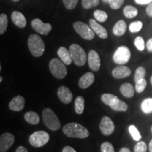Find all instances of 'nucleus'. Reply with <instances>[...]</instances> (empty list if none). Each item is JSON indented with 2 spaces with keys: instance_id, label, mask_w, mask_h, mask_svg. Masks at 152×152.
Segmentation results:
<instances>
[{
  "instance_id": "nucleus-1",
  "label": "nucleus",
  "mask_w": 152,
  "mask_h": 152,
  "mask_svg": "<svg viewBox=\"0 0 152 152\" xmlns=\"http://www.w3.org/2000/svg\"><path fill=\"white\" fill-rule=\"evenodd\" d=\"M63 132L71 138L85 139L90 135L88 130L77 123H69L63 127Z\"/></svg>"
},
{
  "instance_id": "nucleus-2",
  "label": "nucleus",
  "mask_w": 152,
  "mask_h": 152,
  "mask_svg": "<svg viewBox=\"0 0 152 152\" xmlns=\"http://www.w3.org/2000/svg\"><path fill=\"white\" fill-rule=\"evenodd\" d=\"M28 48L30 53L35 57L42 56L45 50V42L39 35H30L28 40Z\"/></svg>"
},
{
  "instance_id": "nucleus-3",
  "label": "nucleus",
  "mask_w": 152,
  "mask_h": 152,
  "mask_svg": "<svg viewBox=\"0 0 152 152\" xmlns=\"http://www.w3.org/2000/svg\"><path fill=\"white\" fill-rule=\"evenodd\" d=\"M42 120L47 128L52 131L59 130L61 123L56 113L50 108H46L42 111Z\"/></svg>"
},
{
  "instance_id": "nucleus-4",
  "label": "nucleus",
  "mask_w": 152,
  "mask_h": 152,
  "mask_svg": "<svg viewBox=\"0 0 152 152\" xmlns=\"http://www.w3.org/2000/svg\"><path fill=\"white\" fill-rule=\"evenodd\" d=\"M69 52L74 64L77 66H83L87 61V54L85 51L80 45L73 44L70 46Z\"/></svg>"
},
{
  "instance_id": "nucleus-5",
  "label": "nucleus",
  "mask_w": 152,
  "mask_h": 152,
  "mask_svg": "<svg viewBox=\"0 0 152 152\" xmlns=\"http://www.w3.org/2000/svg\"><path fill=\"white\" fill-rule=\"evenodd\" d=\"M65 65L61 60L53 58L49 62V70L56 78L64 79L67 75V68Z\"/></svg>"
},
{
  "instance_id": "nucleus-6",
  "label": "nucleus",
  "mask_w": 152,
  "mask_h": 152,
  "mask_svg": "<svg viewBox=\"0 0 152 152\" xmlns=\"http://www.w3.org/2000/svg\"><path fill=\"white\" fill-rule=\"evenodd\" d=\"M73 28L76 33L86 40H92L95 37L94 32L90 26H88L84 22L77 21L74 23Z\"/></svg>"
},
{
  "instance_id": "nucleus-7",
  "label": "nucleus",
  "mask_w": 152,
  "mask_h": 152,
  "mask_svg": "<svg viewBox=\"0 0 152 152\" xmlns=\"http://www.w3.org/2000/svg\"><path fill=\"white\" fill-rule=\"evenodd\" d=\"M49 134L43 130L36 131L30 136V144L34 147H42L47 144L49 140Z\"/></svg>"
},
{
  "instance_id": "nucleus-8",
  "label": "nucleus",
  "mask_w": 152,
  "mask_h": 152,
  "mask_svg": "<svg viewBox=\"0 0 152 152\" xmlns=\"http://www.w3.org/2000/svg\"><path fill=\"white\" fill-rule=\"evenodd\" d=\"M131 58L130 49L126 46H121L114 52L113 56V61L118 65H124L129 62Z\"/></svg>"
},
{
  "instance_id": "nucleus-9",
  "label": "nucleus",
  "mask_w": 152,
  "mask_h": 152,
  "mask_svg": "<svg viewBox=\"0 0 152 152\" xmlns=\"http://www.w3.org/2000/svg\"><path fill=\"white\" fill-rule=\"evenodd\" d=\"M31 26L34 30L41 35H47L52 29V26L49 23H45L40 19L35 18L31 22Z\"/></svg>"
},
{
  "instance_id": "nucleus-10",
  "label": "nucleus",
  "mask_w": 152,
  "mask_h": 152,
  "mask_svg": "<svg viewBox=\"0 0 152 152\" xmlns=\"http://www.w3.org/2000/svg\"><path fill=\"white\" fill-rule=\"evenodd\" d=\"M15 137L9 132L4 133L0 137V152H7L12 147Z\"/></svg>"
},
{
  "instance_id": "nucleus-11",
  "label": "nucleus",
  "mask_w": 152,
  "mask_h": 152,
  "mask_svg": "<svg viewBox=\"0 0 152 152\" xmlns=\"http://www.w3.org/2000/svg\"><path fill=\"white\" fill-rule=\"evenodd\" d=\"M99 128L101 132L104 135L109 136L111 135L112 133L114 132L115 125H114L113 122L109 117L104 116L100 122Z\"/></svg>"
},
{
  "instance_id": "nucleus-12",
  "label": "nucleus",
  "mask_w": 152,
  "mask_h": 152,
  "mask_svg": "<svg viewBox=\"0 0 152 152\" xmlns=\"http://www.w3.org/2000/svg\"><path fill=\"white\" fill-rule=\"evenodd\" d=\"M88 64L93 71H98L100 69L101 60L99 55L96 51L90 50L88 54Z\"/></svg>"
},
{
  "instance_id": "nucleus-13",
  "label": "nucleus",
  "mask_w": 152,
  "mask_h": 152,
  "mask_svg": "<svg viewBox=\"0 0 152 152\" xmlns=\"http://www.w3.org/2000/svg\"><path fill=\"white\" fill-rule=\"evenodd\" d=\"M130 68L128 66L121 65L118 67H115L112 71V75L115 79H123L126 78L131 75Z\"/></svg>"
},
{
  "instance_id": "nucleus-14",
  "label": "nucleus",
  "mask_w": 152,
  "mask_h": 152,
  "mask_svg": "<svg viewBox=\"0 0 152 152\" xmlns=\"http://www.w3.org/2000/svg\"><path fill=\"white\" fill-rule=\"evenodd\" d=\"M57 95L64 104H68L71 103L73 100V94L71 91L66 86H61L58 88Z\"/></svg>"
},
{
  "instance_id": "nucleus-15",
  "label": "nucleus",
  "mask_w": 152,
  "mask_h": 152,
  "mask_svg": "<svg viewBox=\"0 0 152 152\" xmlns=\"http://www.w3.org/2000/svg\"><path fill=\"white\" fill-rule=\"evenodd\" d=\"M90 27L92 28L93 31L94 32L95 34H96L99 37L102 39H106L108 37V32L106 29L102 25H100L94 19H90L89 20Z\"/></svg>"
},
{
  "instance_id": "nucleus-16",
  "label": "nucleus",
  "mask_w": 152,
  "mask_h": 152,
  "mask_svg": "<svg viewBox=\"0 0 152 152\" xmlns=\"http://www.w3.org/2000/svg\"><path fill=\"white\" fill-rule=\"evenodd\" d=\"M25 104H26V101L23 96L18 95L11 100L9 107L13 111H20L24 109Z\"/></svg>"
},
{
  "instance_id": "nucleus-17",
  "label": "nucleus",
  "mask_w": 152,
  "mask_h": 152,
  "mask_svg": "<svg viewBox=\"0 0 152 152\" xmlns=\"http://www.w3.org/2000/svg\"><path fill=\"white\" fill-rule=\"evenodd\" d=\"M94 82V75L92 73L88 72L80 78L78 85L81 89H87L90 87Z\"/></svg>"
},
{
  "instance_id": "nucleus-18",
  "label": "nucleus",
  "mask_w": 152,
  "mask_h": 152,
  "mask_svg": "<svg viewBox=\"0 0 152 152\" xmlns=\"http://www.w3.org/2000/svg\"><path fill=\"white\" fill-rule=\"evenodd\" d=\"M11 20L14 23L18 26V28H23L27 25V20H26V17L22 13L19 12V11H13L12 14H11Z\"/></svg>"
},
{
  "instance_id": "nucleus-19",
  "label": "nucleus",
  "mask_w": 152,
  "mask_h": 152,
  "mask_svg": "<svg viewBox=\"0 0 152 152\" xmlns=\"http://www.w3.org/2000/svg\"><path fill=\"white\" fill-rule=\"evenodd\" d=\"M120 92L123 96L126 98H132L134 95L135 88H134L130 83H123L120 87Z\"/></svg>"
},
{
  "instance_id": "nucleus-20",
  "label": "nucleus",
  "mask_w": 152,
  "mask_h": 152,
  "mask_svg": "<svg viewBox=\"0 0 152 152\" xmlns=\"http://www.w3.org/2000/svg\"><path fill=\"white\" fill-rule=\"evenodd\" d=\"M57 54H58V56H59L60 59L66 65H70L72 63V58L71 53H70L69 51L68 50L66 47H61L59 49H58V52H57Z\"/></svg>"
},
{
  "instance_id": "nucleus-21",
  "label": "nucleus",
  "mask_w": 152,
  "mask_h": 152,
  "mask_svg": "<svg viewBox=\"0 0 152 152\" xmlns=\"http://www.w3.org/2000/svg\"><path fill=\"white\" fill-rule=\"evenodd\" d=\"M127 30V25L125 20H120L114 25L113 28V33L116 36H122L124 35Z\"/></svg>"
},
{
  "instance_id": "nucleus-22",
  "label": "nucleus",
  "mask_w": 152,
  "mask_h": 152,
  "mask_svg": "<svg viewBox=\"0 0 152 152\" xmlns=\"http://www.w3.org/2000/svg\"><path fill=\"white\" fill-rule=\"evenodd\" d=\"M24 118L31 125H37L40 121V118L37 113L34 111H28L25 114Z\"/></svg>"
},
{
  "instance_id": "nucleus-23",
  "label": "nucleus",
  "mask_w": 152,
  "mask_h": 152,
  "mask_svg": "<svg viewBox=\"0 0 152 152\" xmlns=\"http://www.w3.org/2000/svg\"><path fill=\"white\" fill-rule=\"evenodd\" d=\"M142 111L143 112L144 114H150L152 113V98L151 97H148L144 99L142 101L141 105Z\"/></svg>"
},
{
  "instance_id": "nucleus-24",
  "label": "nucleus",
  "mask_w": 152,
  "mask_h": 152,
  "mask_svg": "<svg viewBox=\"0 0 152 152\" xmlns=\"http://www.w3.org/2000/svg\"><path fill=\"white\" fill-rule=\"evenodd\" d=\"M110 107L111 109L116 111H126L128 109V104L123 101L120 99L119 98H118L113 104V105H111Z\"/></svg>"
},
{
  "instance_id": "nucleus-25",
  "label": "nucleus",
  "mask_w": 152,
  "mask_h": 152,
  "mask_svg": "<svg viewBox=\"0 0 152 152\" xmlns=\"http://www.w3.org/2000/svg\"><path fill=\"white\" fill-rule=\"evenodd\" d=\"M123 14L128 18H132L137 16L138 14V10L136 7H133L132 5H127L123 9Z\"/></svg>"
},
{
  "instance_id": "nucleus-26",
  "label": "nucleus",
  "mask_w": 152,
  "mask_h": 152,
  "mask_svg": "<svg viewBox=\"0 0 152 152\" xmlns=\"http://www.w3.org/2000/svg\"><path fill=\"white\" fill-rule=\"evenodd\" d=\"M85 99L83 96H77L75 101V111L76 113L80 115L84 112Z\"/></svg>"
},
{
  "instance_id": "nucleus-27",
  "label": "nucleus",
  "mask_w": 152,
  "mask_h": 152,
  "mask_svg": "<svg viewBox=\"0 0 152 152\" xmlns=\"http://www.w3.org/2000/svg\"><path fill=\"white\" fill-rule=\"evenodd\" d=\"M129 132H130V135L134 141L139 142L142 139V135L140 134V131L137 128V127L134 125H130L128 128Z\"/></svg>"
},
{
  "instance_id": "nucleus-28",
  "label": "nucleus",
  "mask_w": 152,
  "mask_h": 152,
  "mask_svg": "<svg viewBox=\"0 0 152 152\" xmlns=\"http://www.w3.org/2000/svg\"><path fill=\"white\" fill-rule=\"evenodd\" d=\"M8 26V18L4 14L0 15V34L3 35L7 31Z\"/></svg>"
},
{
  "instance_id": "nucleus-29",
  "label": "nucleus",
  "mask_w": 152,
  "mask_h": 152,
  "mask_svg": "<svg viewBox=\"0 0 152 152\" xmlns=\"http://www.w3.org/2000/svg\"><path fill=\"white\" fill-rule=\"evenodd\" d=\"M142 27H143V23L140 20H137V21H134L131 23L129 26V30L130 33H136L140 32L142 30Z\"/></svg>"
},
{
  "instance_id": "nucleus-30",
  "label": "nucleus",
  "mask_w": 152,
  "mask_h": 152,
  "mask_svg": "<svg viewBox=\"0 0 152 152\" xmlns=\"http://www.w3.org/2000/svg\"><path fill=\"white\" fill-rule=\"evenodd\" d=\"M147 86V81L146 80L145 78H142L139 80L135 83V91L137 93L143 92L146 87Z\"/></svg>"
},
{
  "instance_id": "nucleus-31",
  "label": "nucleus",
  "mask_w": 152,
  "mask_h": 152,
  "mask_svg": "<svg viewBox=\"0 0 152 152\" xmlns=\"http://www.w3.org/2000/svg\"><path fill=\"white\" fill-rule=\"evenodd\" d=\"M94 16L95 19L99 22H105L108 18V14L104 11L96 10L94 12Z\"/></svg>"
},
{
  "instance_id": "nucleus-32",
  "label": "nucleus",
  "mask_w": 152,
  "mask_h": 152,
  "mask_svg": "<svg viewBox=\"0 0 152 152\" xmlns=\"http://www.w3.org/2000/svg\"><path fill=\"white\" fill-rule=\"evenodd\" d=\"M116 96H115V95L110 94V93H106V94H103L102 95V96H101V100H102V102H103L104 104L109 106Z\"/></svg>"
},
{
  "instance_id": "nucleus-33",
  "label": "nucleus",
  "mask_w": 152,
  "mask_h": 152,
  "mask_svg": "<svg viewBox=\"0 0 152 152\" xmlns=\"http://www.w3.org/2000/svg\"><path fill=\"white\" fill-rule=\"evenodd\" d=\"M99 4V0H82V6L85 9H90L96 7Z\"/></svg>"
},
{
  "instance_id": "nucleus-34",
  "label": "nucleus",
  "mask_w": 152,
  "mask_h": 152,
  "mask_svg": "<svg viewBox=\"0 0 152 152\" xmlns=\"http://www.w3.org/2000/svg\"><path fill=\"white\" fill-rule=\"evenodd\" d=\"M134 45L136 48L139 51H140V52L144 51L146 47L143 37H141V36H137V37L134 39Z\"/></svg>"
},
{
  "instance_id": "nucleus-35",
  "label": "nucleus",
  "mask_w": 152,
  "mask_h": 152,
  "mask_svg": "<svg viewBox=\"0 0 152 152\" xmlns=\"http://www.w3.org/2000/svg\"><path fill=\"white\" fill-rule=\"evenodd\" d=\"M146 75V69L145 68L142 67V66H140L136 69L135 73H134V80L135 81V83L137 81H138L139 80L144 78Z\"/></svg>"
},
{
  "instance_id": "nucleus-36",
  "label": "nucleus",
  "mask_w": 152,
  "mask_h": 152,
  "mask_svg": "<svg viewBox=\"0 0 152 152\" xmlns=\"http://www.w3.org/2000/svg\"><path fill=\"white\" fill-rule=\"evenodd\" d=\"M147 145L145 142L139 141L135 144L134 148V152H147Z\"/></svg>"
},
{
  "instance_id": "nucleus-37",
  "label": "nucleus",
  "mask_w": 152,
  "mask_h": 152,
  "mask_svg": "<svg viewBox=\"0 0 152 152\" xmlns=\"http://www.w3.org/2000/svg\"><path fill=\"white\" fill-rule=\"evenodd\" d=\"M101 152H115L113 144L109 142H105L101 145Z\"/></svg>"
},
{
  "instance_id": "nucleus-38",
  "label": "nucleus",
  "mask_w": 152,
  "mask_h": 152,
  "mask_svg": "<svg viewBox=\"0 0 152 152\" xmlns=\"http://www.w3.org/2000/svg\"><path fill=\"white\" fill-rule=\"evenodd\" d=\"M125 0H109V4L110 7L112 9H118L122 7Z\"/></svg>"
},
{
  "instance_id": "nucleus-39",
  "label": "nucleus",
  "mask_w": 152,
  "mask_h": 152,
  "mask_svg": "<svg viewBox=\"0 0 152 152\" xmlns=\"http://www.w3.org/2000/svg\"><path fill=\"white\" fill-rule=\"evenodd\" d=\"M77 2H78V0H63L64 6L68 10H72L75 8Z\"/></svg>"
},
{
  "instance_id": "nucleus-40",
  "label": "nucleus",
  "mask_w": 152,
  "mask_h": 152,
  "mask_svg": "<svg viewBox=\"0 0 152 152\" xmlns=\"http://www.w3.org/2000/svg\"><path fill=\"white\" fill-rule=\"evenodd\" d=\"M134 1L139 5H146L151 3L152 0H134Z\"/></svg>"
},
{
  "instance_id": "nucleus-41",
  "label": "nucleus",
  "mask_w": 152,
  "mask_h": 152,
  "mask_svg": "<svg viewBox=\"0 0 152 152\" xmlns=\"http://www.w3.org/2000/svg\"><path fill=\"white\" fill-rule=\"evenodd\" d=\"M146 47H147L148 52L152 53V37L150 38L149 40L147 41V45H146Z\"/></svg>"
},
{
  "instance_id": "nucleus-42",
  "label": "nucleus",
  "mask_w": 152,
  "mask_h": 152,
  "mask_svg": "<svg viewBox=\"0 0 152 152\" xmlns=\"http://www.w3.org/2000/svg\"><path fill=\"white\" fill-rule=\"evenodd\" d=\"M146 12L148 16L152 18V2L148 4L147 9H146Z\"/></svg>"
},
{
  "instance_id": "nucleus-43",
  "label": "nucleus",
  "mask_w": 152,
  "mask_h": 152,
  "mask_svg": "<svg viewBox=\"0 0 152 152\" xmlns=\"http://www.w3.org/2000/svg\"><path fill=\"white\" fill-rule=\"evenodd\" d=\"M62 152H76V151L73 147H70V146H66L63 149Z\"/></svg>"
},
{
  "instance_id": "nucleus-44",
  "label": "nucleus",
  "mask_w": 152,
  "mask_h": 152,
  "mask_svg": "<svg viewBox=\"0 0 152 152\" xmlns=\"http://www.w3.org/2000/svg\"><path fill=\"white\" fill-rule=\"evenodd\" d=\"M16 152H28V151L26 147H23V146H20V147L17 148Z\"/></svg>"
},
{
  "instance_id": "nucleus-45",
  "label": "nucleus",
  "mask_w": 152,
  "mask_h": 152,
  "mask_svg": "<svg viewBox=\"0 0 152 152\" xmlns=\"http://www.w3.org/2000/svg\"><path fill=\"white\" fill-rule=\"evenodd\" d=\"M119 152H131V151L128 149V148L123 147V148H121V150L119 151Z\"/></svg>"
},
{
  "instance_id": "nucleus-46",
  "label": "nucleus",
  "mask_w": 152,
  "mask_h": 152,
  "mask_svg": "<svg viewBox=\"0 0 152 152\" xmlns=\"http://www.w3.org/2000/svg\"><path fill=\"white\" fill-rule=\"evenodd\" d=\"M149 152H152V139L149 144Z\"/></svg>"
},
{
  "instance_id": "nucleus-47",
  "label": "nucleus",
  "mask_w": 152,
  "mask_h": 152,
  "mask_svg": "<svg viewBox=\"0 0 152 152\" xmlns=\"http://www.w3.org/2000/svg\"><path fill=\"white\" fill-rule=\"evenodd\" d=\"M12 1H14V2H18V1H20V0H12Z\"/></svg>"
},
{
  "instance_id": "nucleus-48",
  "label": "nucleus",
  "mask_w": 152,
  "mask_h": 152,
  "mask_svg": "<svg viewBox=\"0 0 152 152\" xmlns=\"http://www.w3.org/2000/svg\"><path fill=\"white\" fill-rule=\"evenodd\" d=\"M102 1H104V2H109V0H102Z\"/></svg>"
},
{
  "instance_id": "nucleus-49",
  "label": "nucleus",
  "mask_w": 152,
  "mask_h": 152,
  "mask_svg": "<svg viewBox=\"0 0 152 152\" xmlns=\"http://www.w3.org/2000/svg\"><path fill=\"white\" fill-rule=\"evenodd\" d=\"M2 80H3L2 77H0V82H1H1H2Z\"/></svg>"
},
{
  "instance_id": "nucleus-50",
  "label": "nucleus",
  "mask_w": 152,
  "mask_h": 152,
  "mask_svg": "<svg viewBox=\"0 0 152 152\" xmlns=\"http://www.w3.org/2000/svg\"><path fill=\"white\" fill-rule=\"evenodd\" d=\"M150 82H151V84L152 85V75H151V79H150Z\"/></svg>"
},
{
  "instance_id": "nucleus-51",
  "label": "nucleus",
  "mask_w": 152,
  "mask_h": 152,
  "mask_svg": "<svg viewBox=\"0 0 152 152\" xmlns=\"http://www.w3.org/2000/svg\"><path fill=\"white\" fill-rule=\"evenodd\" d=\"M151 132H152V126H151Z\"/></svg>"
}]
</instances>
